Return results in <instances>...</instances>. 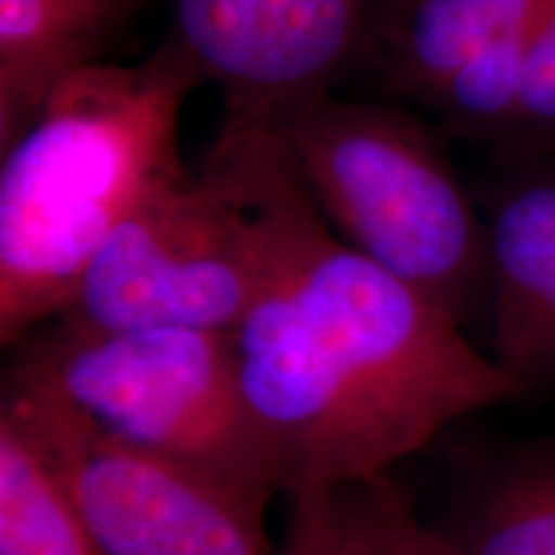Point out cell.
<instances>
[{
    "label": "cell",
    "mask_w": 555,
    "mask_h": 555,
    "mask_svg": "<svg viewBox=\"0 0 555 555\" xmlns=\"http://www.w3.org/2000/svg\"><path fill=\"white\" fill-rule=\"evenodd\" d=\"M208 159L237 185L268 268L296 298L393 463L461 416L527 391L468 343L446 307L335 237L266 121L224 116Z\"/></svg>",
    "instance_id": "1"
},
{
    "label": "cell",
    "mask_w": 555,
    "mask_h": 555,
    "mask_svg": "<svg viewBox=\"0 0 555 555\" xmlns=\"http://www.w3.org/2000/svg\"><path fill=\"white\" fill-rule=\"evenodd\" d=\"M201 78L172 37L134 65L86 67L3 150L0 337L65 314L88 262L139 201L189 168L180 114Z\"/></svg>",
    "instance_id": "2"
},
{
    "label": "cell",
    "mask_w": 555,
    "mask_h": 555,
    "mask_svg": "<svg viewBox=\"0 0 555 555\" xmlns=\"http://www.w3.org/2000/svg\"><path fill=\"white\" fill-rule=\"evenodd\" d=\"M347 245L466 322L489 301V240L440 139L404 108L332 93L255 116Z\"/></svg>",
    "instance_id": "3"
},
{
    "label": "cell",
    "mask_w": 555,
    "mask_h": 555,
    "mask_svg": "<svg viewBox=\"0 0 555 555\" xmlns=\"http://www.w3.org/2000/svg\"><path fill=\"white\" fill-rule=\"evenodd\" d=\"M16 345L5 384L50 393L101 433L266 502L281 494L242 404L229 332L88 330L57 317Z\"/></svg>",
    "instance_id": "4"
},
{
    "label": "cell",
    "mask_w": 555,
    "mask_h": 555,
    "mask_svg": "<svg viewBox=\"0 0 555 555\" xmlns=\"http://www.w3.org/2000/svg\"><path fill=\"white\" fill-rule=\"evenodd\" d=\"M266 281L253 214L204 159L142 198L88 262L67 322L88 330L232 332Z\"/></svg>",
    "instance_id": "5"
},
{
    "label": "cell",
    "mask_w": 555,
    "mask_h": 555,
    "mask_svg": "<svg viewBox=\"0 0 555 555\" xmlns=\"http://www.w3.org/2000/svg\"><path fill=\"white\" fill-rule=\"evenodd\" d=\"M0 416L54 470L101 555H268L266 499L101 433L37 388L3 384Z\"/></svg>",
    "instance_id": "6"
},
{
    "label": "cell",
    "mask_w": 555,
    "mask_h": 555,
    "mask_svg": "<svg viewBox=\"0 0 555 555\" xmlns=\"http://www.w3.org/2000/svg\"><path fill=\"white\" fill-rule=\"evenodd\" d=\"M229 335L242 404L281 494L294 499L388 474L393 461L384 440L268 262L262 288Z\"/></svg>",
    "instance_id": "7"
},
{
    "label": "cell",
    "mask_w": 555,
    "mask_h": 555,
    "mask_svg": "<svg viewBox=\"0 0 555 555\" xmlns=\"http://www.w3.org/2000/svg\"><path fill=\"white\" fill-rule=\"evenodd\" d=\"M380 0H172V37L227 114L268 116L330 93L363 60Z\"/></svg>",
    "instance_id": "8"
},
{
    "label": "cell",
    "mask_w": 555,
    "mask_h": 555,
    "mask_svg": "<svg viewBox=\"0 0 555 555\" xmlns=\"http://www.w3.org/2000/svg\"><path fill=\"white\" fill-rule=\"evenodd\" d=\"M494 358L527 391L555 384V168L525 165L486 217Z\"/></svg>",
    "instance_id": "9"
},
{
    "label": "cell",
    "mask_w": 555,
    "mask_h": 555,
    "mask_svg": "<svg viewBox=\"0 0 555 555\" xmlns=\"http://www.w3.org/2000/svg\"><path fill=\"white\" fill-rule=\"evenodd\" d=\"M150 0H0V150L106 52Z\"/></svg>",
    "instance_id": "10"
},
{
    "label": "cell",
    "mask_w": 555,
    "mask_h": 555,
    "mask_svg": "<svg viewBox=\"0 0 555 555\" xmlns=\"http://www.w3.org/2000/svg\"><path fill=\"white\" fill-rule=\"evenodd\" d=\"M545 0H380L363 60L393 93L427 103L491 41L532 29Z\"/></svg>",
    "instance_id": "11"
},
{
    "label": "cell",
    "mask_w": 555,
    "mask_h": 555,
    "mask_svg": "<svg viewBox=\"0 0 555 555\" xmlns=\"http://www.w3.org/2000/svg\"><path fill=\"white\" fill-rule=\"evenodd\" d=\"M446 535L461 555H555V442L512 455Z\"/></svg>",
    "instance_id": "12"
},
{
    "label": "cell",
    "mask_w": 555,
    "mask_h": 555,
    "mask_svg": "<svg viewBox=\"0 0 555 555\" xmlns=\"http://www.w3.org/2000/svg\"><path fill=\"white\" fill-rule=\"evenodd\" d=\"M416 525L409 499L386 476L294 496L275 555H406Z\"/></svg>",
    "instance_id": "13"
},
{
    "label": "cell",
    "mask_w": 555,
    "mask_h": 555,
    "mask_svg": "<svg viewBox=\"0 0 555 555\" xmlns=\"http://www.w3.org/2000/svg\"><path fill=\"white\" fill-rule=\"evenodd\" d=\"M0 555H101L29 437L0 416Z\"/></svg>",
    "instance_id": "14"
},
{
    "label": "cell",
    "mask_w": 555,
    "mask_h": 555,
    "mask_svg": "<svg viewBox=\"0 0 555 555\" xmlns=\"http://www.w3.org/2000/svg\"><path fill=\"white\" fill-rule=\"evenodd\" d=\"M535 26V24H532ZM530 31L486 44L466 65L457 67L435 93L429 106L440 111L455 129L476 134H504L515 116L525 78Z\"/></svg>",
    "instance_id": "15"
},
{
    "label": "cell",
    "mask_w": 555,
    "mask_h": 555,
    "mask_svg": "<svg viewBox=\"0 0 555 555\" xmlns=\"http://www.w3.org/2000/svg\"><path fill=\"white\" fill-rule=\"evenodd\" d=\"M504 137L555 142V16L547 11H540L530 31L522 90Z\"/></svg>",
    "instance_id": "16"
},
{
    "label": "cell",
    "mask_w": 555,
    "mask_h": 555,
    "mask_svg": "<svg viewBox=\"0 0 555 555\" xmlns=\"http://www.w3.org/2000/svg\"><path fill=\"white\" fill-rule=\"evenodd\" d=\"M406 555H461L455 551L453 540H450L442 530H433V527L422 525L416 519L412 538H409Z\"/></svg>",
    "instance_id": "17"
}]
</instances>
